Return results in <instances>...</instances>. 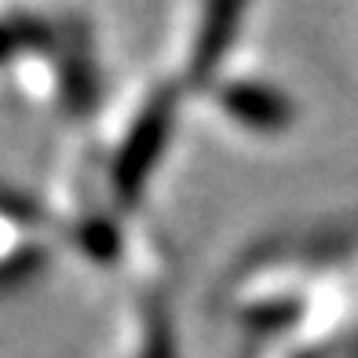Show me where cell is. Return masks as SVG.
I'll list each match as a JSON object with an SVG mask.
<instances>
[{
  "mask_svg": "<svg viewBox=\"0 0 358 358\" xmlns=\"http://www.w3.org/2000/svg\"><path fill=\"white\" fill-rule=\"evenodd\" d=\"M179 99H183V88L176 80H157L132 106V113L113 136V146L103 161V187L110 205L124 220L143 205L146 187L154 183V172L169 154V143L176 136Z\"/></svg>",
  "mask_w": 358,
  "mask_h": 358,
  "instance_id": "6da1fadb",
  "label": "cell"
},
{
  "mask_svg": "<svg viewBox=\"0 0 358 358\" xmlns=\"http://www.w3.org/2000/svg\"><path fill=\"white\" fill-rule=\"evenodd\" d=\"M62 245L59 227L44 205L0 187V292L37 282Z\"/></svg>",
  "mask_w": 358,
  "mask_h": 358,
  "instance_id": "7a4b0ae2",
  "label": "cell"
},
{
  "mask_svg": "<svg viewBox=\"0 0 358 358\" xmlns=\"http://www.w3.org/2000/svg\"><path fill=\"white\" fill-rule=\"evenodd\" d=\"M245 15V8L234 4H213L194 11V22L187 26L190 34L179 44V73L172 77L183 95L205 92L216 77H223V59L238 44Z\"/></svg>",
  "mask_w": 358,
  "mask_h": 358,
  "instance_id": "3957f363",
  "label": "cell"
},
{
  "mask_svg": "<svg viewBox=\"0 0 358 358\" xmlns=\"http://www.w3.org/2000/svg\"><path fill=\"white\" fill-rule=\"evenodd\" d=\"M213 106L249 136H282L296 124V103L264 77H216L205 88Z\"/></svg>",
  "mask_w": 358,
  "mask_h": 358,
  "instance_id": "277c9868",
  "label": "cell"
},
{
  "mask_svg": "<svg viewBox=\"0 0 358 358\" xmlns=\"http://www.w3.org/2000/svg\"><path fill=\"white\" fill-rule=\"evenodd\" d=\"M44 26V15L34 11H0V73H8L15 66L29 44L37 41Z\"/></svg>",
  "mask_w": 358,
  "mask_h": 358,
  "instance_id": "5b68a950",
  "label": "cell"
}]
</instances>
